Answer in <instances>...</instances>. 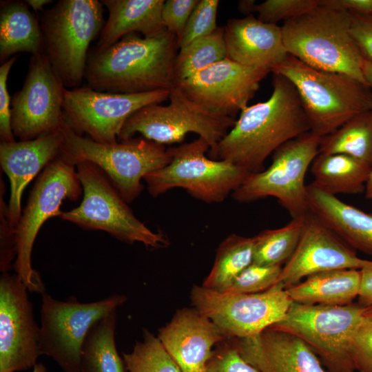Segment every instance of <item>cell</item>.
<instances>
[{
    "instance_id": "obj_16",
    "label": "cell",
    "mask_w": 372,
    "mask_h": 372,
    "mask_svg": "<svg viewBox=\"0 0 372 372\" xmlns=\"http://www.w3.org/2000/svg\"><path fill=\"white\" fill-rule=\"evenodd\" d=\"M65 90L45 54L31 55L23 86L11 98L14 137L29 141L61 131Z\"/></svg>"
},
{
    "instance_id": "obj_51",
    "label": "cell",
    "mask_w": 372,
    "mask_h": 372,
    "mask_svg": "<svg viewBox=\"0 0 372 372\" xmlns=\"http://www.w3.org/2000/svg\"><path fill=\"white\" fill-rule=\"evenodd\" d=\"M368 16H370L371 17H372V14H370V15H368Z\"/></svg>"
},
{
    "instance_id": "obj_46",
    "label": "cell",
    "mask_w": 372,
    "mask_h": 372,
    "mask_svg": "<svg viewBox=\"0 0 372 372\" xmlns=\"http://www.w3.org/2000/svg\"><path fill=\"white\" fill-rule=\"evenodd\" d=\"M362 71L372 94V63L362 59Z\"/></svg>"
},
{
    "instance_id": "obj_32",
    "label": "cell",
    "mask_w": 372,
    "mask_h": 372,
    "mask_svg": "<svg viewBox=\"0 0 372 372\" xmlns=\"http://www.w3.org/2000/svg\"><path fill=\"white\" fill-rule=\"evenodd\" d=\"M305 216L292 218L282 227L263 230L254 236L253 263L281 265L287 262L298 246Z\"/></svg>"
},
{
    "instance_id": "obj_1",
    "label": "cell",
    "mask_w": 372,
    "mask_h": 372,
    "mask_svg": "<svg viewBox=\"0 0 372 372\" xmlns=\"http://www.w3.org/2000/svg\"><path fill=\"white\" fill-rule=\"evenodd\" d=\"M309 132L310 125L294 85L285 76L273 74L270 97L242 110L227 134L209 148L208 157L257 173L264 169L270 154Z\"/></svg>"
},
{
    "instance_id": "obj_8",
    "label": "cell",
    "mask_w": 372,
    "mask_h": 372,
    "mask_svg": "<svg viewBox=\"0 0 372 372\" xmlns=\"http://www.w3.org/2000/svg\"><path fill=\"white\" fill-rule=\"evenodd\" d=\"M83 187L81 205L62 213L60 218L90 230H101L116 239L140 242L150 248L168 245L160 232H155L138 219L105 173L96 165L83 162L76 165Z\"/></svg>"
},
{
    "instance_id": "obj_22",
    "label": "cell",
    "mask_w": 372,
    "mask_h": 372,
    "mask_svg": "<svg viewBox=\"0 0 372 372\" xmlns=\"http://www.w3.org/2000/svg\"><path fill=\"white\" fill-rule=\"evenodd\" d=\"M61 131L29 141L1 142L0 164L10 183L8 216L16 228L21 216L22 193L28 184L61 155Z\"/></svg>"
},
{
    "instance_id": "obj_17",
    "label": "cell",
    "mask_w": 372,
    "mask_h": 372,
    "mask_svg": "<svg viewBox=\"0 0 372 372\" xmlns=\"http://www.w3.org/2000/svg\"><path fill=\"white\" fill-rule=\"evenodd\" d=\"M268 69L240 64L227 58L175 85L192 101L219 116L234 118L248 106Z\"/></svg>"
},
{
    "instance_id": "obj_11",
    "label": "cell",
    "mask_w": 372,
    "mask_h": 372,
    "mask_svg": "<svg viewBox=\"0 0 372 372\" xmlns=\"http://www.w3.org/2000/svg\"><path fill=\"white\" fill-rule=\"evenodd\" d=\"M126 300L112 295L100 300L81 302L72 296L65 301L42 293L39 349L64 372H81L82 348L93 325Z\"/></svg>"
},
{
    "instance_id": "obj_10",
    "label": "cell",
    "mask_w": 372,
    "mask_h": 372,
    "mask_svg": "<svg viewBox=\"0 0 372 372\" xmlns=\"http://www.w3.org/2000/svg\"><path fill=\"white\" fill-rule=\"evenodd\" d=\"M364 308L358 303L311 305L293 302L285 317L269 327L303 340L328 372H357L349 342Z\"/></svg>"
},
{
    "instance_id": "obj_31",
    "label": "cell",
    "mask_w": 372,
    "mask_h": 372,
    "mask_svg": "<svg viewBox=\"0 0 372 372\" xmlns=\"http://www.w3.org/2000/svg\"><path fill=\"white\" fill-rule=\"evenodd\" d=\"M253 237L227 236L218 247L213 267L202 286L221 290L253 262Z\"/></svg>"
},
{
    "instance_id": "obj_40",
    "label": "cell",
    "mask_w": 372,
    "mask_h": 372,
    "mask_svg": "<svg viewBox=\"0 0 372 372\" xmlns=\"http://www.w3.org/2000/svg\"><path fill=\"white\" fill-rule=\"evenodd\" d=\"M17 235L8 220V205L2 193L0 197V271L8 273L13 268L17 258Z\"/></svg>"
},
{
    "instance_id": "obj_43",
    "label": "cell",
    "mask_w": 372,
    "mask_h": 372,
    "mask_svg": "<svg viewBox=\"0 0 372 372\" xmlns=\"http://www.w3.org/2000/svg\"><path fill=\"white\" fill-rule=\"evenodd\" d=\"M350 34L362 58L372 63V17L351 13Z\"/></svg>"
},
{
    "instance_id": "obj_12",
    "label": "cell",
    "mask_w": 372,
    "mask_h": 372,
    "mask_svg": "<svg viewBox=\"0 0 372 372\" xmlns=\"http://www.w3.org/2000/svg\"><path fill=\"white\" fill-rule=\"evenodd\" d=\"M321 137L307 132L276 149L268 168L251 174L232 193L240 203L274 197L292 218L304 216L310 210L304 178L308 168L320 153Z\"/></svg>"
},
{
    "instance_id": "obj_35",
    "label": "cell",
    "mask_w": 372,
    "mask_h": 372,
    "mask_svg": "<svg viewBox=\"0 0 372 372\" xmlns=\"http://www.w3.org/2000/svg\"><path fill=\"white\" fill-rule=\"evenodd\" d=\"M282 267L281 265H261L252 262L219 291L256 293L267 291L277 284Z\"/></svg>"
},
{
    "instance_id": "obj_26",
    "label": "cell",
    "mask_w": 372,
    "mask_h": 372,
    "mask_svg": "<svg viewBox=\"0 0 372 372\" xmlns=\"http://www.w3.org/2000/svg\"><path fill=\"white\" fill-rule=\"evenodd\" d=\"M360 280V269H335L309 276L285 291L297 303L347 305L358 297Z\"/></svg>"
},
{
    "instance_id": "obj_48",
    "label": "cell",
    "mask_w": 372,
    "mask_h": 372,
    "mask_svg": "<svg viewBox=\"0 0 372 372\" xmlns=\"http://www.w3.org/2000/svg\"><path fill=\"white\" fill-rule=\"evenodd\" d=\"M25 1L34 12L42 10L45 5L52 2L51 0H26Z\"/></svg>"
},
{
    "instance_id": "obj_21",
    "label": "cell",
    "mask_w": 372,
    "mask_h": 372,
    "mask_svg": "<svg viewBox=\"0 0 372 372\" xmlns=\"http://www.w3.org/2000/svg\"><path fill=\"white\" fill-rule=\"evenodd\" d=\"M234 347L259 372H328L303 340L270 327L252 337L236 338Z\"/></svg>"
},
{
    "instance_id": "obj_42",
    "label": "cell",
    "mask_w": 372,
    "mask_h": 372,
    "mask_svg": "<svg viewBox=\"0 0 372 372\" xmlns=\"http://www.w3.org/2000/svg\"><path fill=\"white\" fill-rule=\"evenodd\" d=\"M17 58L15 55L0 66V138L1 142L16 141L11 127V98L7 81L10 71Z\"/></svg>"
},
{
    "instance_id": "obj_24",
    "label": "cell",
    "mask_w": 372,
    "mask_h": 372,
    "mask_svg": "<svg viewBox=\"0 0 372 372\" xmlns=\"http://www.w3.org/2000/svg\"><path fill=\"white\" fill-rule=\"evenodd\" d=\"M309 210L346 243L372 255V213L362 211L311 183L307 186Z\"/></svg>"
},
{
    "instance_id": "obj_47",
    "label": "cell",
    "mask_w": 372,
    "mask_h": 372,
    "mask_svg": "<svg viewBox=\"0 0 372 372\" xmlns=\"http://www.w3.org/2000/svg\"><path fill=\"white\" fill-rule=\"evenodd\" d=\"M256 4L254 0H242L239 1L238 8L240 12L247 16L254 12Z\"/></svg>"
},
{
    "instance_id": "obj_41",
    "label": "cell",
    "mask_w": 372,
    "mask_h": 372,
    "mask_svg": "<svg viewBox=\"0 0 372 372\" xmlns=\"http://www.w3.org/2000/svg\"><path fill=\"white\" fill-rule=\"evenodd\" d=\"M204 372H259L247 362L234 346L213 351Z\"/></svg>"
},
{
    "instance_id": "obj_49",
    "label": "cell",
    "mask_w": 372,
    "mask_h": 372,
    "mask_svg": "<svg viewBox=\"0 0 372 372\" xmlns=\"http://www.w3.org/2000/svg\"><path fill=\"white\" fill-rule=\"evenodd\" d=\"M364 192L365 197L369 200H372V167L366 183Z\"/></svg>"
},
{
    "instance_id": "obj_3",
    "label": "cell",
    "mask_w": 372,
    "mask_h": 372,
    "mask_svg": "<svg viewBox=\"0 0 372 372\" xmlns=\"http://www.w3.org/2000/svg\"><path fill=\"white\" fill-rule=\"evenodd\" d=\"M351 20V12L318 3L282 23L285 49L313 68L346 74L368 87L362 58L350 34Z\"/></svg>"
},
{
    "instance_id": "obj_19",
    "label": "cell",
    "mask_w": 372,
    "mask_h": 372,
    "mask_svg": "<svg viewBox=\"0 0 372 372\" xmlns=\"http://www.w3.org/2000/svg\"><path fill=\"white\" fill-rule=\"evenodd\" d=\"M368 262L309 211L298 246L286 262L277 284L285 290L313 274L341 269H360Z\"/></svg>"
},
{
    "instance_id": "obj_33",
    "label": "cell",
    "mask_w": 372,
    "mask_h": 372,
    "mask_svg": "<svg viewBox=\"0 0 372 372\" xmlns=\"http://www.w3.org/2000/svg\"><path fill=\"white\" fill-rule=\"evenodd\" d=\"M228 58L224 27L180 48L174 63L175 83Z\"/></svg>"
},
{
    "instance_id": "obj_9",
    "label": "cell",
    "mask_w": 372,
    "mask_h": 372,
    "mask_svg": "<svg viewBox=\"0 0 372 372\" xmlns=\"http://www.w3.org/2000/svg\"><path fill=\"white\" fill-rule=\"evenodd\" d=\"M76 168L61 156L52 161L37 179L15 228L17 252L13 269L30 292L45 293V285L31 261L40 228L48 219L60 217L64 200H76L82 194Z\"/></svg>"
},
{
    "instance_id": "obj_23",
    "label": "cell",
    "mask_w": 372,
    "mask_h": 372,
    "mask_svg": "<svg viewBox=\"0 0 372 372\" xmlns=\"http://www.w3.org/2000/svg\"><path fill=\"white\" fill-rule=\"evenodd\" d=\"M224 37L228 58L244 65L271 71L288 54L281 26L262 22L253 14L229 19Z\"/></svg>"
},
{
    "instance_id": "obj_7",
    "label": "cell",
    "mask_w": 372,
    "mask_h": 372,
    "mask_svg": "<svg viewBox=\"0 0 372 372\" xmlns=\"http://www.w3.org/2000/svg\"><path fill=\"white\" fill-rule=\"evenodd\" d=\"M209 148L200 137L171 147L169 163L143 179L150 195L156 197L179 187L205 203L225 200L251 174L227 161L207 156Z\"/></svg>"
},
{
    "instance_id": "obj_6",
    "label": "cell",
    "mask_w": 372,
    "mask_h": 372,
    "mask_svg": "<svg viewBox=\"0 0 372 372\" xmlns=\"http://www.w3.org/2000/svg\"><path fill=\"white\" fill-rule=\"evenodd\" d=\"M101 1L60 0L39 19L43 53L66 89L80 87L87 50L105 24Z\"/></svg>"
},
{
    "instance_id": "obj_45",
    "label": "cell",
    "mask_w": 372,
    "mask_h": 372,
    "mask_svg": "<svg viewBox=\"0 0 372 372\" xmlns=\"http://www.w3.org/2000/svg\"><path fill=\"white\" fill-rule=\"evenodd\" d=\"M361 280L358 304L363 307L372 306V260L360 269Z\"/></svg>"
},
{
    "instance_id": "obj_39",
    "label": "cell",
    "mask_w": 372,
    "mask_h": 372,
    "mask_svg": "<svg viewBox=\"0 0 372 372\" xmlns=\"http://www.w3.org/2000/svg\"><path fill=\"white\" fill-rule=\"evenodd\" d=\"M199 0H167L161 12L165 28L180 39L188 19Z\"/></svg>"
},
{
    "instance_id": "obj_28",
    "label": "cell",
    "mask_w": 372,
    "mask_h": 372,
    "mask_svg": "<svg viewBox=\"0 0 372 372\" xmlns=\"http://www.w3.org/2000/svg\"><path fill=\"white\" fill-rule=\"evenodd\" d=\"M371 167L346 154L320 152L311 165L312 183L334 196L360 194L365 191Z\"/></svg>"
},
{
    "instance_id": "obj_13",
    "label": "cell",
    "mask_w": 372,
    "mask_h": 372,
    "mask_svg": "<svg viewBox=\"0 0 372 372\" xmlns=\"http://www.w3.org/2000/svg\"><path fill=\"white\" fill-rule=\"evenodd\" d=\"M167 105H146L129 117L118 141L140 134L157 143L182 142L188 133L205 140L210 148L216 145L234 125L236 119L214 115L188 99L174 85L170 89Z\"/></svg>"
},
{
    "instance_id": "obj_27",
    "label": "cell",
    "mask_w": 372,
    "mask_h": 372,
    "mask_svg": "<svg viewBox=\"0 0 372 372\" xmlns=\"http://www.w3.org/2000/svg\"><path fill=\"white\" fill-rule=\"evenodd\" d=\"M19 52H43L39 19L25 1H1L0 10V61Z\"/></svg>"
},
{
    "instance_id": "obj_37",
    "label": "cell",
    "mask_w": 372,
    "mask_h": 372,
    "mask_svg": "<svg viewBox=\"0 0 372 372\" xmlns=\"http://www.w3.org/2000/svg\"><path fill=\"white\" fill-rule=\"evenodd\" d=\"M219 1L199 0L191 14L183 34L178 41L182 48L192 41L214 32L217 28L216 14Z\"/></svg>"
},
{
    "instance_id": "obj_18",
    "label": "cell",
    "mask_w": 372,
    "mask_h": 372,
    "mask_svg": "<svg viewBox=\"0 0 372 372\" xmlns=\"http://www.w3.org/2000/svg\"><path fill=\"white\" fill-rule=\"evenodd\" d=\"M29 291L17 274L0 276V372L33 369L39 349V330Z\"/></svg>"
},
{
    "instance_id": "obj_50",
    "label": "cell",
    "mask_w": 372,
    "mask_h": 372,
    "mask_svg": "<svg viewBox=\"0 0 372 372\" xmlns=\"http://www.w3.org/2000/svg\"><path fill=\"white\" fill-rule=\"evenodd\" d=\"M47 369L43 363H37L32 372H46Z\"/></svg>"
},
{
    "instance_id": "obj_4",
    "label": "cell",
    "mask_w": 372,
    "mask_h": 372,
    "mask_svg": "<svg viewBox=\"0 0 372 372\" xmlns=\"http://www.w3.org/2000/svg\"><path fill=\"white\" fill-rule=\"evenodd\" d=\"M271 72L285 76L294 85L311 132L320 137L372 110L370 89L346 74L316 70L289 54Z\"/></svg>"
},
{
    "instance_id": "obj_5",
    "label": "cell",
    "mask_w": 372,
    "mask_h": 372,
    "mask_svg": "<svg viewBox=\"0 0 372 372\" xmlns=\"http://www.w3.org/2000/svg\"><path fill=\"white\" fill-rule=\"evenodd\" d=\"M61 156L74 165L90 162L107 176L129 203L142 192L141 179L165 166L172 158L170 148L138 136L114 143L96 142L79 135L65 122L61 130Z\"/></svg>"
},
{
    "instance_id": "obj_44",
    "label": "cell",
    "mask_w": 372,
    "mask_h": 372,
    "mask_svg": "<svg viewBox=\"0 0 372 372\" xmlns=\"http://www.w3.org/2000/svg\"><path fill=\"white\" fill-rule=\"evenodd\" d=\"M319 3L351 13L372 14V0H319Z\"/></svg>"
},
{
    "instance_id": "obj_14",
    "label": "cell",
    "mask_w": 372,
    "mask_h": 372,
    "mask_svg": "<svg viewBox=\"0 0 372 372\" xmlns=\"http://www.w3.org/2000/svg\"><path fill=\"white\" fill-rule=\"evenodd\" d=\"M190 298L194 308L212 321L227 338L259 334L280 322L293 303L279 284L256 293H230L194 286Z\"/></svg>"
},
{
    "instance_id": "obj_2",
    "label": "cell",
    "mask_w": 372,
    "mask_h": 372,
    "mask_svg": "<svg viewBox=\"0 0 372 372\" xmlns=\"http://www.w3.org/2000/svg\"><path fill=\"white\" fill-rule=\"evenodd\" d=\"M178 39L166 29L151 37L130 33L87 59V86L101 92L138 94L175 85Z\"/></svg>"
},
{
    "instance_id": "obj_20",
    "label": "cell",
    "mask_w": 372,
    "mask_h": 372,
    "mask_svg": "<svg viewBox=\"0 0 372 372\" xmlns=\"http://www.w3.org/2000/svg\"><path fill=\"white\" fill-rule=\"evenodd\" d=\"M158 338L181 372H204L212 347L227 338L195 308L178 309Z\"/></svg>"
},
{
    "instance_id": "obj_38",
    "label": "cell",
    "mask_w": 372,
    "mask_h": 372,
    "mask_svg": "<svg viewBox=\"0 0 372 372\" xmlns=\"http://www.w3.org/2000/svg\"><path fill=\"white\" fill-rule=\"evenodd\" d=\"M318 3L319 0H267L256 3L254 12L261 21L277 25L302 15Z\"/></svg>"
},
{
    "instance_id": "obj_25",
    "label": "cell",
    "mask_w": 372,
    "mask_h": 372,
    "mask_svg": "<svg viewBox=\"0 0 372 372\" xmlns=\"http://www.w3.org/2000/svg\"><path fill=\"white\" fill-rule=\"evenodd\" d=\"M101 3L109 15L94 52H103L130 33L147 37L165 29L161 19L164 0H103Z\"/></svg>"
},
{
    "instance_id": "obj_29",
    "label": "cell",
    "mask_w": 372,
    "mask_h": 372,
    "mask_svg": "<svg viewBox=\"0 0 372 372\" xmlns=\"http://www.w3.org/2000/svg\"><path fill=\"white\" fill-rule=\"evenodd\" d=\"M116 311L96 322L85 340L81 372H128L115 342Z\"/></svg>"
},
{
    "instance_id": "obj_34",
    "label": "cell",
    "mask_w": 372,
    "mask_h": 372,
    "mask_svg": "<svg viewBox=\"0 0 372 372\" xmlns=\"http://www.w3.org/2000/svg\"><path fill=\"white\" fill-rule=\"evenodd\" d=\"M123 359L128 372H181L158 336L143 331V340L137 341Z\"/></svg>"
},
{
    "instance_id": "obj_36",
    "label": "cell",
    "mask_w": 372,
    "mask_h": 372,
    "mask_svg": "<svg viewBox=\"0 0 372 372\" xmlns=\"http://www.w3.org/2000/svg\"><path fill=\"white\" fill-rule=\"evenodd\" d=\"M349 353L357 372H372V306L364 308L351 337Z\"/></svg>"
},
{
    "instance_id": "obj_15",
    "label": "cell",
    "mask_w": 372,
    "mask_h": 372,
    "mask_svg": "<svg viewBox=\"0 0 372 372\" xmlns=\"http://www.w3.org/2000/svg\"><path fill=\"white\" fill-rule=\"evenodd\" d=\"M170 90L138 94L101 92L88 86L66 89L63 105L66 124L79 135L102 143L118 141L130 116L141 108L169 99Z\"/></svg>"
},
{
    "instance_id": "obj_30",
    "label": "cell",
    "mask_w": 372,
    "mask_h": 372,
    "mask_svg": "<svg viewBox=\"0 0 372 372\" xmlns=\"http://www.w3.org/2000/svg\"><path fill=\"white\" fill-rule=\"evenodd\" d=\"M320 152L346 154L372 166V110L353 116L321 137Z\"/></svg>"
}]
</instances>
